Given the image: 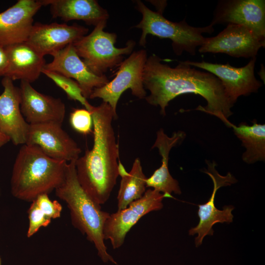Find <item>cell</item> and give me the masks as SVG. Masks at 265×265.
Segmentation results:
<instances>
[{
    "label": "cell",
    "instance_id": "obj_22",
    "mask_svg": "<svg viewBox=\"0 0 265 265\" xmlns=\"http://www.w3.org/2000/svg\"><path fill=\"white\" fill-rule=\"evenodd\" d=\"M118 172L121 180L117 197V211L126 208L143 196L146 191L147 179L138 158L134 160L129 172L119 160Z\"/></svg>",
    "mask_w": 265,
    "mask_h": 265
},
{
    "label": "cell",
    "instance_id": "obj_12",
    "mask_svg": "<svg viewBox=\"0 0 265 265\" xmlns=\"http://www.w3.org/2000/svg\"><path fill=\"white\" fill-rule=\"evenodd\" d=\"M265 45V42L248 28L228 24L216 36L205 37L198 51L200 53H223L234 57L253 58Z\"/></svg>",
    "mask_w": 265,
    "mask_h": 265
},
{
    "label": "cell",
    "instance_id": "obj_24",
    "mask_svg": "<svg viewBox=\"0 0 265 265\" xmlns=\"http://www.w3.org/2000/svg\"><path fill=\"white\" fill-rule=\"evenodd\" d=\"M42 73L50 78L66 94L70 100L78 101L85 108L90 111L93 106L90 105L82 95L79 84L74 80L57 72L43 69Z\"/></svg>",
    "mask_w": 265,
    "mask_h": 265
},
{
    "label": "cell",
    "instance_id": "obj_2",
    "mask_svg": "<svg viewBox=\"0 0 265 265\" xmlns=\"http://www.w3.org/2000/svg\"><path fill=\"white\" fill-rule=\"evenodd\" d=\"M93 119V145L75 162L78 181L84 191L101 205L109 199L119 176V146L112 122L117 116L103 102L90 110Z\"/></svg>",
    "mask_w": 265,
    "mask_h": 265
},
{
    "label": "cell",
    "instance_id": "obj_14",
    "mask_svg": "<svg viewBox=\"0 0 265 265\" xmlns=\"http://www.w3.org/2000/svg\"><path fill=\"white\" fill-rule=\"evenodd\" d=\"M88 31L87 28L77 24L36 23L33 25L26 42L43 56L53 55L80 40Z\"/></svg>",
    "mask_w": 265,
    "mask_h": 265
},
{
    "label": "cell",
    "instance_id": "obj_25",
    "mask_svg": "<svg viewBox=\"0 0 265 265\" xmlns=\"http://www.w3.org/2000/svg\"><path fill=\"white\" fill-rule=\"evenodd\" d=\"M69 122L77 132L86 135L92 132L93 119L91 113L86 108H75L70 114Z\"/></svg>",
    "mask_w": 265,
    "mask_h": 265
},
{
    "label": "cell",
    "instance_id": "obj_7",
    "mask_svg": "<svg viewBox=\"0 0 265 265\" xmlns=\"http://www.w3.org/2000/svg\"><path fill=\"white\" fill-rule=\"evenodd\" d=\"M147 58L145 50L132 53L119 65L115 78L106 85L94 89L89 98L102 99L111 106L117 116L118 100L126 90L130 89L132 94L139 99L145 98L143 76Z\"/></svg>",
    "mask_w": 265,
    "mask_h": 265
},
{
    "label": "cell",
    "instance_id": "obj_31",
    "mask_svg": "<svg viewBox=\"0 0 265 265\" xmlns=\"http://www.w3.org/2000/svg\"><path fill=\"white\" fill-rule=\"evenodd\" d=\"M0 265H1V261L0 258Z\"/></svg>",
    "mask_w": 265,
    "mask_h": 265
},
{
    "label": "cell",
    "instance_id": "obj_28",
    "mask_svg": "<svg viewBox=\"0 0 265 265\" xmlns=\"http://www.w3.org/2000/svg\"><path fill=\"white\" fill-rule=\"evenodd\" d=\"M8 66V58L5 47L0 45V77H4Z\"/></svg>",
    "mask_w": 265,
    "mask_h": 265
},
{
    "label": "cell",
    "instance_id": "obj_13",
    "mask_svg": "<svg viewBox=\"0 0 265 265\" xmlns=\"http://www.w3.org/2000/svg\"><path fill=\"white\" fill-rule=\"evenodd\" d=\"M238 25L251 30L265 42V0H230L220 2L211 24Z\"/></svg>",
    "mask_w": 265,
    "mask_h": 265
},
{
    "label": "cell",
    "instance_id": "obj_23",
    "mask_svg": "<svg viewBox=\"0 0 265 265\" xmlns=\"http://www.w3.org/2000/svg\"><path fill=\"white\" fill-rule=\"evenodd\" d=\"M252 123L251 126L243 123L236 126L229 121L225 124L233 128L235 134L242 141L246 148L242 159L249 164L265 159V125L258 124L256 120Z\"/></svg>",
    "mask_w": 265,
    "mask_h": 265
},
{
    "label": "cell",
    "instance_id": "obj_4",
    "mask_svg": "<svg viewBox=\"0 0 265 265\" xmlns=\"http://www.w3.org/2000/svg\"><path fill=\"white\" fill-rule=\"evenodd\" d=\"M76 161L67 162L61 183L55 189L56 196L65 202L70 211L71 222L92 242L97 255L105 263L119 265L108 253L105 243L104 227L110 213L102 210L80 185L77 176Z\"/></svg>",
    "mask_w": 265,
    "mask_h": 265
},
{
    "label": "cell",
    "instance_id": "obj_16",
    "mask_svg": "<svg viewBox=\"0 0 265 265\" xmlns=\"http://www.w3.org/2000/svg\"><path fill=\"white\" fill-rule=\"evenodd\" d=\"M1 82L4 90L0 95V132L13 144H25L29 124L21 112L20 88L8 77H3Z\"/></svg>",
    "mask_w": 265,
    "mask_h": 265
},
{
    "label": "cell",
    "instance_id": "obj_29",
    "mask_svg": "<svg viewBox=\"0 0 265 265\" xmlns=\"http://www.w3.org/2000/svg\"><path fill=\"white\" fill-rule=\"evenodd\" d=\"M10 139L0 132V148L10 141Z\"/></svg>",
    "mask_w": 265,
    "mask_h": 265
},
{
    "label": "cell",
    "instance_id": "obj_17",
    "mask_svg": "<svg viewBox=\"0 0 265 265\" xmlns=\"http://www.w3.org/2000/svg\"><path fill=\"white\" fill-rule=\"evenodd\" d=\"M43 6L41 0H19L0 13V45L26 42L33 26V17Z\"/></svg>",
    "mask_w": 265,
    "mask_h": 265
},
{
    "label": "cell",
    "instance_id": "obj_10",
    "mask_svg": "<svg viewBox=\"0 0 265 265\" xmlns=\"http://www.w3.org/2000/svg\"><path fill=\"white\" fill-rule=\"evenodd\" d=\"M256 61V57L252 58L245 66L238 68L232 66L229 63L222 64L189 60L183 62L204 69L216 77L220 80L226 95L234 104L239 96L256 93L262 86V83L254 75Z\"/></svg>",
    "mask_w": 265,
    "mask_h": 265
},
{
    "label": "cell",
    "instance_id": "obj_21",
    "mask_svg": "<svg viewBox=\"0 0 265 265\" xmlns=\"http://www.w3.org/2000/svg\"><path fill=\"white\" fill-rule=\"evenodd\" d=\"M40 0L43 6L50 5L53 18H59L64 22L82 20L95 26L109 18L107 11L95 0Z\"/></svg>",
    "mask_w": 265,
    "mask_h": 265
},
{
    "label": "cell",
    "instance_id": "obj_27",
    "mask_svg": "<svg viewBox=\"0 0 265 265\" xmlns=\"http://www.w3.org/2000/svg\"><path fill=\"white\" fill-rule=\"evenodd\" d=\"M34 201L44 213L51 219L60 217L62 210V205L57 200L52 201L48 194H41Z\"/></svg>",
    "mask_w": 265,
    "mask_h": 265
},
{
    "label": "cell",
    "instance_id": "obj_18",
    "mask_svg": "<svg viewBox=\"0 0 265 265\" xmlns=\"http://www.w3.org/2000/svg\"><path fill=\"white\" fill-rule=\"evenodd\" d=\"M21 110L29 124L50 122L62 123L65 116L64 103L60 98L36 90L30 83L21 80Z\"/></svg>",
    "mask_w": 265,
    "mask_h": 265
},
{
    "label": "cell",
    "instance_id": "obj_8",
    "mask_svg": "<svg viewBox=\"0 0 265 265\" xmlns=\"http://www.w3.org/2000/svg\"><path fill=\"white\" fill-rule=\"evenodd\" d=\"M163 194L151 188L126 208L110 214L104 227L105 240H109L114 249L124 244L127 233L141 217L163 208Z\"/></svg>",
    "mask_w": 265,
    "mask_h": 265
},
{
    "label": "cell",
    "instance_id": "obj_30",
    "mask_svg": "<svg viewBox=\"0 0 265 265\" xmlns=\"http://www.w3.org/2000/svg\"><path fill=\"white\" fill-rule=\"evenodd\" d=\"M258 74L260 76L261 79L265 82V68L264 65H262V68L260 71L258 73Z\"/></svg>",
    "mask_w": 265,
    "mask_h": 265
},
{
    "label": "cell",
    "instance_id": "obj_3",
    "mask_svg": "<svg viewBox=\"0 0 265 265\" xmlns=\"http://www.w3.org/2000/svg\"><path fill=\"white\" fill-rule=\"evenodd\" d=\"M67 163L51 158L36 146L22 145L12 169V195L31 202L41 194H49L61 183Z\"/></svg>",
    "mask_w": 265,
    "mask_h": 265
},
{
    "label": "cell",
    "instance_id": "obj_15",
    "mask_svg": "<svg viewBox=\"0 0 265 265\" xmlns=\"http://www.w3.org/2000/svg\"><path fill=\"white\" fill-rule=\"evenodd\" d=\"M53 60L46 64L44 69L54 71L74 79L80 86L83 96L89 98L92 91L107 84L105 75L92 73L77 53L73 44L54 53Z\"/></svg>",
    "mask_w": 265,
    "mask_h": 265
},
{
    "label": "cell",
    "instance_id": "obj_20",
    "mask_svg": "<svg viewBox=\"0 0 265 265\" xmlns=\"http://www.w3.org/2000/svg\"><path fill=\"white\" fill-rule=\"evenodd\" d=\"M5 48L8 58V66L4 77L13 81L20 80L29 83L39 78L46 64L44 56L26 42Z\"/></svg>",
    "mask_w": 265,
    "mask_h": 265
},
{
    "label": "cell",
    "instance_id": "obj_11",
    "mask_svg": "<svg viewBox=\"0 0 265 265\" xmlns=\"http://www.w3.org/2000/svg\"><path fill=\"white\" fill-rule=\"evenodd\" d=\"M207 164L208 169H205L204 172L211 177L213 182V191L207 202L198 205L199 223L195 227L191 228L188 231L190 236L197 234V236L195 238L196 247L202 244L203 240L206 236L213 235L214 231L212 227L215 224H229L233 222V219L232 211L234 207L232 206H225L222 210H218L215 206L214 200L219 188L235 184L237 180L230 172L226 176L219 174L215 168L216 164L214 162L211 163L208 161Z\"/></svg>",
    "mask_w": 265,
    "mask_h": 265
},
{
    "label": "cell",
    "instance_id": "obj_6",
    "mask_svg": "<svg viewBox=\"0 0 265 265\" xmlns=\"http://www.w3.org/2000/svg\"><path fill=\"white\" fill-rule=\"evenodd\" d=\"M106 24V22L99 23L90 33L73 44L77 53L88 69L100 76L119 66L124 55L131 53L135 45L134 41L129 40L125 47L116 48L117 35L104 31Z\"/></svg>",
    "mask_w": 265,
    "mask_h": 265
},
{
    "label": "cell",
    "instance_id": "obj_1",
    "mask_svg": "<svg viewBox=\"0 0 265 265\" xmlns=\"http://www.w3.org/2000/svg\"><path fill=\"white\" fill-rule=\"evenodd\" d=\"M156 54L147 57L143 71V85L150 94L145 97L148 103L159 106L160 114L165 115L169 103L186 93L199 95L207 102L199 110L219 118L224 124L233 113L234 104L226 95L220 80L208 72H203L183 61L174 68L161 63Z\"/></svg>",
    "mask_w": 265,
    "mask_h": 265
},
{
    "label": "cell",
    "instance_id": "obj_5",
    "mask_svg": "<svg viewBox=\"0 0 265 265\" xmlns=\"http://www.w3.org/2000/svg\"><path fill=\"white\" fill-rule=\"evenodd\" d=\"M137 9L142 14L140 22L134 27L142 30L139 45L144 47L148 34L160 38H167L172 41L174 53L181 55L185 51L195 55L197 47L204 43V33H212L214 31L211 24L205 27H194L187 24L185 19L180 22L170 21L162 14L154 12L148 8L141 1L136 0Z\"/></svg>",
    "mask_w": 265,
    "mask_h": 265
},
{
    "label": "cell",
    "instance_id": "obj_26",
    "mask_svg": "<svg viewBox=\"0 0 265 265\" xmlns=\"http://www.w3.org/2000/svg\"><path fill=\"white\" fill-rule=\"evenodd\" d=\"M27 213L29 223L26 236L28 238L33 236L40 228L48 226L52 220L39 208L34 201L31 202Z\"/></svg>",
    "mask_w": 265,
    "mask_h": 265
},
{
    "label": "cell",
    "instance_id": "obj_19",
    "mask_svg": "<svg viewBox=\"0 0 265 265\" xmlns=\"http://www.w3.org/2000/svg\"><path fill=\"white\" fill-rule=\"evenodd\" d=\"M183 132H174L169 137L163 129L157 132V138L152 148H157L161 157V166L146 180V187L153 188L163 194L164 198H173L172 193L181 194L182 192L178 182L170 174L168 169L169 155L172 148L181 142L185 137Z\"/></svg>",
    "mask_w": 265,
    "mask_h": 265
},
{
    "label": "cell",
    "instance_id": "obj_9",
    "mask_svg": "<svg viewBox=\"0 0 265 265\" xmlns=\"http://www.w3.org/2000/svg\"><path fill=\"white\" fill-rule=\"evenodd\" d=\"M26 144L38 147L51 158L67 162L76 161L81 152L62 124L54 122L29 124Z\"/></svg>",
    "mask_w": 265,
    "mask_h": 265
}]
</instances>
